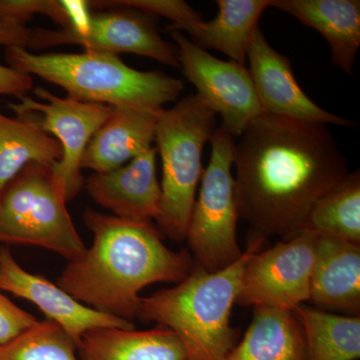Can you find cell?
Returning a JSON list of instances; mask_svg holds the SVG:
<instances>
[{"label": "cell", "instance_id": "obj_18", "mask_svg": "<svg viewBox=\"0 0 360 360\" xmlns=\"http://www.w3.org/2000/svg\"><path fill=\"white\" fill-rule=\"evenodd\" d=\"M270 7L321 33L333 65L352 75L360 47L359 0H270Z\"/></svg>", "mask_w": 360, "mask_h": 360}, {"label": "cell", "instance_id": "obj_25", "mask_svg": "<svg viewBox=\"0 0 360 360\" xmlns=\"http://www.w3.org/2000/svg\"><path fill=\"white\" fill-rule=\"evenodd\" d=\"M35 13L45 14L61 28L70 27V20L63 1H20L0 0V18L15 25H23Z\"/></svg>", "mask_w": 360, "mask_h": 360}, {"label": "cell", "instance_id": "obj_21", "mask_svg": "<svg viewBox=\"0 0 360 360\" xmlns=\"http://www.w3.org/2000/svg\"><path fill=\"white\" fill-rule=\"evenodd\" d=\"M63 155L60 143L30 118L0 113V191L28 163L54 165Z\"/></svg>", "mask_w": 360, "mask_h": 360}, {"label": "cell", "instance_id": "obj_2", "mask_svg": "<svg viewBox=\"0 0 360 360\" xmlns=\"http://www.w3.org/2000/svg\"><path fill=\"white\" fill-rule=\"evenodd\" d=\"M84 219L94 243L68 262L58 285L97 311L131 321L144 288L179 283L196 266L188 250L167 248L153 224L125 221L91 208Z\"/></svg>", "mask_w": 360, "mask_h": 360}, {"label": "cell", "instance_id": "obj_17", "mask_svg": "<svg viewBox=\"0 0 360 360\" xmlns=\"http://www.w3.org/2000/svg\"><path fill=\"white\" fill-rule=\"evenodd\" d=\"M163 110L113 108L87 144L80 160L82 169L87 168L94 174L110 172L153 148L156 124Z\"/></svg>", "mask_w": 360, "mask_h": 360}, {"label": "cell", "instance_id": "obj_3", "mask_svg": "<svg viewBox=\"0 0 360 360\" xmlns=\"http://www.w3.org/2000/svg\"><path fill=\"white\" fill-rule=\"evenodd\" d=\"M265 239L250 238L248 250L229 266L208 272L196 265L170 288L141 297L137 319L167 326L179 338L186 360H225L238 345L231 323L241 274Z\"/></svg>", "mask_w": 360, "mask_h": 360}, {"label": "cell", "instance_id": "obj_9", "mask_svg": "<svg viewBox=\"0 0 360 360\" xmlns=\"http://www.w3.org/2000/svg\"><path fill=\"white\" fill-rule=\"evenodd\" d=\"M317 234L305 231L246 262L236 303L293 310L310 300Z\"/></svg>", "mask_w": 360, "mask_h": 360}, {"label": "cell", "instance_id": "obj_13", "mask_svg": "<svg viewBox=\"0 0 360 360\" xmlns=\"http://www.w3.org/2000/svg\"><path fill=\"white\" fill-rule=\"evenodd\" d=\"M0 290L37 305L47 321L58 324L77 345L84 333L91 329H134L132 321L97 311L78 302L44 276L26 271L14 259L8 248H0Z\"/></svg>", "mask_w": 360, "mask_h": 360}, {"label": "cell", "instance_id": "obj_26", "mask_svg": "<svg viewBox=\"0 0 360 360\" xmlns=\"http://www.w3.org/2000/svg\"><path fill=\"white\" fill-rule=\"evenodd\" d=\"M39 322L32 314L11 302L0 290V345L13 340Z\"/></svg>", "mask_w": 360, "mask_h": 360}, {"label": "cell", "instance_id": "obj_4", "mask_svg": "<svg viewBox=\"0 0 360 360\" xmlns=\"http://www.w3.org/2000/svg\"><path fill=\"white\" fill-rule=\"evenodd\" d=\"M6 58L9 68L58 85L71 98L112 108L161 110L184 89L179 78L134 70L117 56L103 52L35 54L6 47Z\"/></svg>", "mask_w": 360, "mask_h": 360}, {"label": "cell", "instance_id": "obj_6", "mask_svg": "<svg viewBox=\"0 0 360 360\" xmlns=\"http://www.w3.org/2000/svg\"><path fill=\"white\" fill-rule=\"evenodd\" d=\"M53 165L28 163L0 191V243L39 246L68 262L86 250Z\"/></svg>", "mask_w": 360, "mask_h": 360}, {"label": "cell", "instance_id": "obj_15", "mask_svg": "<svg viewBox=\"0 0 360 360\" xmlns=\"http://www.w3.org/2000/svg\"><path fill=\"white\" fill-rule=\"evenodd\" d=\"M156 155L158 150L151 148L127 165L90 175L84 181L90 198L117 219L153 224L160 214L161 198Z\"/></svg>", "mask_w": 360, "mask_h": 360}, {"label": "cell", "instance_id": "obj_10", "mask_svg": "<svg viewBox=\"0 0 360 360\" xmlns=\"http://www.w3.org/2000/svg\"><path fill=\"white\" fill-rule=\"evenodd\" d=\"M112 6L120 8L91 14L84 34H78L71 28L32 30L27 37L28 47L42 49L75 44L87 51L115 56L122 52L134 53L155 59L162 65L180 68L176 47L160 37L155 15L134 7Z\"/></svg>", "mask_w": 360, "mask_h": 360}, {"label": "cell", "instance_id": "obj_8", "mask_svg": "<svg viewBox=\"0 0 360 360\" xmlns=\"http://www.w3.org/2000/svg\"><path fill=\"white\" fill-rule=\"evenodd\" d=\"M179 68L195 87L198 99L232 136H240L255 118L264 115L250 71L236 61H224L194 44L184 33L172 32Z\"/></svg>", "mask_w": 360, "mask_h": 360}, {"label": "cell", "instance_id": "obj_16", "mask_svg": "<svg viewBox=\"0 0 360 360\" xmlns=\"http://www.w3.org/2000/svg\"><path fill=\"white\" fill-rule=\"evenodd\" d=\"M310 300L322 309L360 314V245L317 234Z\"/></svg>", "mask_w": 360, "mask_h": 360}, {"label": "cell", "instance_id": "obj_1", "mask_svg": "<svg viewBox=\"0 0 360 360\" xmlns=\"http://www.w3.org/2000/svg\"><path fill=\"white\" fill-rule=\"evenodd\" d=\"M239 137L236 200L251 238L286 240L307 231L315 203L350 174L326 124L264 113Z\"/></svg>", "mask_w": 360, "mask_h": 360}, {"label": "cell", "instance_id": "obj_23", "mask_svg": "<svg viewBox=\"0 0 360 360\" xmlns=\"http://www.w3.org/2000/svg\"><path fill=\"white\" fill-rule=\"evenodd\" d=\"M307 231L360 245V174L350 172L317 201Z\"/></svg>", "mask_w": 360, "mask_h": 360}, {"label": "cell", "instance_id": "obj_5", "mask_svg": "<svg viewBox=\"0 0 360 360\" xmlns=\"http://www.w3.org/2000/svg\"><path fill=\"white\" fill-rule=\"evenodd\" d=\"M217 127V115L195 94L163 110L158 118L155 141L162 162V180L156 222L161 236L177 243L186 239L203 174V148Z\"/></svg>", "mask_w": 360, "mask_h": 360}, {"label": "cell", "instance_id": "obj_24", "mask_svg": "<svg viewBox=\"0 0 360 360\" xmlns=\"http://www.w3.org/2000/svg\"><path fill=\"white\" fill-rule=\"evenodd\" d=\"M75 340L58 324L45 319L0 345V360H79Z\"/></svg>", "mask_w": 360, "mask_h": 360}, {"label": "cell", "instance_id": "obj_27", "mask_svg": "<svg viewBox=\"0 0 360 360\" xmlns=\"http://www.w3.org/2000/svg\"><path fill=\"white\" fill-rule=\"evenodd\" d=\"M32 85L30 75L0 65V96H23L32 89Z\"/></svg>", "mask_w": 360, "mask_h": 360}, {"label": "cell", "instance_id": "obj_19", "mask_svg": "<svg viewBox=\"0 0 360 360\" xmlns=\"http://www.w3.org/2000/svg\"><path fill=\"white\" fill-rule=\"evenodd\" d=\"M80 360H186L179 338L165 326L148 330L94 328L77 345Z\"/></svg>", "mask_w": 360, "mask_h": 360}, {"label": "cell", "instance_id": "obj_14", "mask_svg": "<svg viewBox=\"0 0 360 360\" xmlns=\"http://www.w3.org/2000/svg\"><path fill=\"white\" fill-rule=\"evenodd\" d=\"M217 18L205 21L186 1L174 0L165 13V18L172 22L167 30L186 32L200 49L222 52L245 66L251 39L270 0H217Z\"/></svg>", "mask_w": 360, "mask_h": 360}, {"label": "cell", "instance_id": "obj_12", "mask_svg": "<svg viewBox=\"0 0 360 360\" xmlns=\"http://www.w3.org/2000/svg\"><path fill=\"white\" fill-rule=\"evenodd\" d=\"M246 59L264 113L298 122L354 127V122L328 112L307 96L296 82L290 59L272 49L259 26L253 33Z\"/></svg>", "mask_w": 360, "mask_h": 360}, {"label": "cell", "instance_id": "obj_7", "mask_svg": "<svg viewBox=\"0 0 360 360\" xmlns=\"http://www.w3.org/2000/svg\"><path fill=\"white\" fill-rule=\"evenodd\" d=\"M212 155L200 179L186 240L198 266L219 271L236 262L243 251L238 245V212L232 175L236 141L224 127L210 139Z\"/></svg>", "mask_w": 360, "mask_h": 360}, {"label": "cell", "instance_id": "obj_11", "mask_svg": "<svg viewBox=\"0 0 360 360\" xmlns=\"http://www.w3.org/2000/svg\"><path fill=\"white\" fill-rule=\"evenodd\" d=\"M35 94L44 103L20 96V103H9L18 117H28L60 143L63 158L53 165L54 174L65 187L68 201L72 200L84 186L80 160L96 130L112 112L104 104L61 98L49 90L37 87Z\"/></svg>", "mask_w": 360, "mask_h": 360}, {"label": "cell", "instance_id": "obj_20", "mask_svg": "<svg viewBox=\"0 0 360 360\" xmlns=\"http://www.w3.org/2000/svg\"><path fill=\"white\" fill-rule=\"evenodd\" d=\"M225 360H307L302 326L295 310L253 307L245 338Z\"/></svg>", "mask_w": 360, "mask_h": 360}, {"label": "cell", "instance_id": "obj_22", "mask_svg": "<svg viewBox=\"0 0 360 360\" xmlns=\"http://www.w3.org/2000/svg\"><path fill=\"white\" fill-rule=\"evenodd\" d=\"M293 310L302 326L307 360L359 359V316L331 314L305 304Z\"/></svg>", "mask_w": 360, "mask_h": 360}]
</instances>
